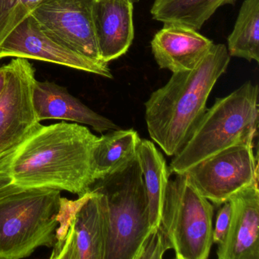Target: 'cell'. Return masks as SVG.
Returning <instances> with one entry per match:
<instances>
[{"label":"cell","instance_id":"5b68a950","mask_svg":"<svg viewBox=\"0 0 259 259\" xmlns=\"http://www.w3.org/2000/svg\"><path fill=\"white\" fill-rule=\"evenodd\" d=\"M65 198L58 189H0V259L29 257L54 247Z\"/></svg>","mask_w":259,"mask_h":259},{"label":"cell","instance_id":"44dd1931","mask_svg":"<svg viewBox=\"0 0 259 259\" xmlns=\"http://www.w3.org/2000/svg\"><path fill=\"white\" fill-rule=\"evenodd\" d=\"M172 249L169 236L160 224L151 229L141 245L136 259H161L167 250Z\"/></svg>","mask_w":259,"mask_h":259},{"label":"cell","instance_id":"7a4b0ae2","mask_svg":"<svg viewBox=\"0 0 259 259\" xmlns=\"http://www.w3.org/2000/svg\"><path fill=\"white\" fill-rule=\"evenodd\" d=\"M226 45H213L193 69L174 72L168 82L145 103L148 133L169 156L178 154L204 113L212 89L230 64Z\"/></svg>","mask_w":259,"mask_h":259},{"label":"cell","instance_id":"7c38bea8","mask_svg":"<svg viewBox=\"0 0 259 259\" xmlns=\"http://www.w3.org/2000/svg\"><path fill=\"white\" fill-rule=\"evenodd\" d=\"M232 217L225 240L218 245L219 259H259L258 183L230 198Z\"/></svg>","mask_w":259,"mask_h":259},{"label":"cell","instance_id":"603a6c76","mask_svg":"<svg viewBox=\"0 0 259 259\" xmlns=\"http://www.w3.org/2000/svg\"><path fill=\"white\" fill-rule=\"evenodd\" d=\"M7 64L0 66V95L5 88L6 81H7Z\"/></svg>","mask_w":259,"mask_h":259},{"label":"cell","instance_id":"ba28073f","mask_svg":"<svg viewBox=\"0 0 259 259\" xmlns=\"http://www.w3.org/2000/svg\"><path fill=\"white\" fill-rule=\"evenodd\" d=\"M106 224L99 193L65 198L51 259H104Z\"/></svg>","mask_w":259,"mask_h":259},{"label":"cell","instance_id":"ffe728a7","mask_svg":"<svg viewBox=\"0 0 259 259\" xmlns=\"http://www.w3.org/2000/svg\"><path fill=\"white\" fill-rule=\"evenodd\" d=\"M44 0H0V44Z\"/></svg>","mask_w":259,"mask_h":259},{"label":"cell","instance_id":"2e32d148","mask_svg":"<svg viewBox=\"0 0 259 259\" xmlns=\"http://www.w3.org/2000/svg\"><path fill=\"white\" fill-rule=\"evenodd\" d=\"M136 158L143 175L148 198L151 228L158 227L161 219L162 208L169 170L163 154L154 144L147 139H141L136 149Z\"/></svg>","mask_w":259,"mask_h":259},{"label":"cell","instance_id":"cb8c5ba5","mask_svg":"<svg viewBox=\"0 0 259 259\" xmlns=\"http://www.w3.org/2000/svg\"><path fill=\"white\" fill-rule=\"evenodd\" d=\"M130 1H131L132 3L135 4V3L139 2V0H130Z\"/></svg>","mask_w":259,"mask_h":259},{"label":"cell","instance_id":"7402d4cb","mask_svg":"<svg viewBox=\"0 0 259 259\" xmlns=\"http://www.w3.org/2000/svg\"><path fill=\"white\" fill-rule=\"evenodd\" d=\"M232 217V204L230 200L223 204L217 215L215 227L212 231L213 243L220 245L224 242L230 228Z\"/></svg>","mask_w":259,"mask_h":259},{"label":"cell","instance_id":"d6986e66","mask_svg":"<svg viewBox=\"0 0 259 259\" xmlns=\"http://www.w3.org/2000/svg\"><path fill=\"white\" fill-rule=\"evenodd\" d=\"M230 57L259 62V0H245L227 39Z\"/></svg>","mask_w":259,"mask_h":259},{"label":"cell","instance_id":"9c48e42d","mask_svg":"<svg viewBox=\"0 0 259 259\" xmlns=\"http://www.w3.org/2000/svg\"><path fill=\"white\" fill-rule=\"evenodd\" d=\"M7 67V81L0 95V159L40 124L33 104L37 80L34 66L27 59L15 58Z\"/></svg>","mask_w":259,"mask_h":259},{"label":"cell","instance_id":"8fae6325","mask_svg":"<svg viewBox=\"0 0 259 259\" xmlns=\"http://www.w3.org/2000/svg\"><path fill=\"white\" fill-rule=\"evenodd\" d=\"M7 57L31 59L113 78L109 63L92 61L57 43L29 15L0 44V60Z\"/></svg>","mask_w":259,"mask_h":259},{"label":"cell","instance_id":"30bf717a","mask_svg":"<svg viewBox=\"0 0 259 259\" xmlns=\"http://www.w3.org/2000/svg\"><path fill=\"white\" fill-rule=\"evenodd\" d=\"M93 0H44L31 16L45 34L71 51L99 63L92 19Z\"/></svg>","mask_w":259,"mask_h":259},{"label":"cell","instance_id":"6da1fadb","mask_svg":"<svg viewBox=\"0 0 259 259\" xmlns=\"http://www.w3.org/2000/svg\"><path fill=\"white\" fill-rule=\"evenodd\" d=\"M98 139L76 122L39 124L0 159V189L48 188L84 196L95 182L92 152Z\"/></svg>","mask_w":259,"mask_h":259},{"label":"cell","instance_id":"ac0fdd59","mask_svg":"<svg viewBox=\"0 0 259 259\" xmlns=\"http://www.w3.org/2000/svg\"><path fill=\"white\" fill-rule=\"evenodd\" d=\"M236 1L154 0L151 14L153 19L163 24H180L198 31L220 7L228 4L233 5Z\"/></svg>","mask_w":259,"mask_h":259},{"label":"cell","instance_id":"9a60e30c","mask_svg":"<svg viewBox=\"0 0 259 259\" xmlns=\"http://www.w3.org/2000/svg\"><path fill=\"white\" fill-rule=\"evenodd\" d=\"M33 104L40 122L48 119L72 121L90 125L101 134L121 128L108 118L84 105L66 88L55 82L36 80L33 89Z\"/></svg>","mask_w":259,"mask_h":259},{"label":"cell","instance_id":"e0dca14e","mask_svg":"<svg viewBox=\"0 0 259 259\" xmlns=\"http://www.w3.org/2000/svg\"><path fill=\"white\" fill-rule=\"evenodd\" d=\"M140 140L139 133L133 128L110 130L98 137L92 152V170L95 181L136 158Z\"/></svg>","mask_w":259,"mask_h":259},{"label":"cell","instance_id":"52a82bcc","mask_svg":"<svg viewBox=\"0 0 259 259\" xmlns=\"http://www.w3.org/2000/svg\"><path fill=\"white\" fill-rule=\"evenodd\" d=\"M198 192L217 206L258 183L254 144H238L201 160L185 172Z\"/></svg>","mask_w":259,"mask_h":259},{"label":"cell","instance_id":"5bb4252c","mask_svg":"<svg viewBox=\"0 0 259 259\" xmlns=\"http://www.w3.org/2000/svg\"><path fill=\"white\" fill-rule=\"evenodd\" d=\"M133 3L93 0L92 19L101 58L106 63L128 52L134 39Z\"/></svg>","mask_w":259,"mask_h":259},{"label":"cell","instance_id":"277c9868","mask_svg":"<svg viewBox=\"0 0 259 259\" xmlns=\"http://www.w3.org/2000/svg\"><path fill=\"white\" fill-rule=\"evenodd\" d=\"M259 89L248 81L227 96L218 98L174 156L169 172L183 174L201 160L238 144H254L259 120Z\"/></svg>","mask_w":259,"mask_h":259},{"label":"cell","instance_id":"3957f363","mask_svg":"<svg viewBox=\"0 0 259 259\" xmlns=\"http://www.w3.org/2000/svg\"><path fill=\"white\" fill-rule=\"evenodd\" d=\"M90 192L99 193L104 209V259H136L151 230L143 175L137 158L95 180Z\"/></svg>","mask_w":259,"mask_h":259},{"label":"cell","instance_id":"8992f818","mask_svg":"<svg viewBox=\"0 0 259 259\" xmlns=\"http://www.w3.org/2000/svg\"><path fill=\"white\" fill-rule=\"evenodd\" d=\"M213 206L185 172L169 180L160 224L177 259H207L213 241Z\"/></svg>","mask_w":259,"mask_h":259},{"label":"cell","instance_id":"4fadbf2b","mask_svg":"<svg viewBox=\"0 0 259 259\" xmlns=\"http://www.w3.org/2000/svg\"><path fill=\"white\" fill-rule=\"evenodd\" d=\"M163 25L151 42L154 60L160 69L172 73L193 69L214 45L193 28L180 24Z\"/></svg>","mask_w":259,"mask_h":259}]
</instances>
